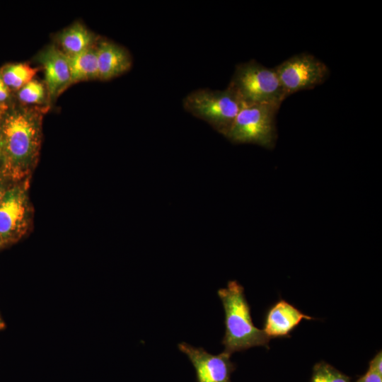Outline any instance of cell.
I'll list each match as a JSON object with an SVG mask.
<instances>
[{"label": "cell", "instance_id": "3", "mask_svg": "<svg viewBox=\"0 0 382 382\" xmlns=\"http://www.w3.org/2000/svg\"><path fill=\"white\" fill-rule=\"evenodd\" d=\"M185 110L225 136L243 103L229 85L224 90L197 89L183 100Z\"/></svg>", "mask_w": 382, "mask_h": 382}, {"label": "cell", "instance_id": "16", "mask_svg": "<svg viewBox=\"0 0 382 382\" xmlns=\"http://www.w3.org/2000/svg\"><path fill=\"white\" fill-rule=\"evenodd\" d=\"M310 382H350L349 378L332 366L321 361L316 364L313 369Z\"/></svg>", "mask_w": 382, "mask_h": 382}, {"label": "cell", "instance_id": "15", "mask_svg": "<svg viewBox=\"0 0 382 382\" xmlns=\"http://www.w3.org/2000/svg\"><path fill=\"white\" fill-rule=\"evenodd\" d=\"M46 91L43 83L33 79L18 90V98L24 104H41L46 99Z\"/></svg>", "mask_w": 382, "mask_h": 382}, {"label": "cell", "instance_id": "10", "mask_svg": "<svg viewBox=\"0 0 382 382\" xmlns=\"http://www.w3.org/2000/svg\"><path fill=\"white\" fill-rule=\"evenodd\" d=\"M303 319L313 318L286 301L280 300L267 311L262 330L270 339L288 336Z\"/></svg>", "mask_w": 382, "mask_h": 382}, {"label": "cell", "instance_id": "8", "mask_svg": "<svg viewBox=\"0 0 382 382\" xmlns=\"http://www.w3.org/2000/svg\"><path fill=\"white\" fill-rule=\"evenodd\" d=\"M178 348L193 365L197 382H231L235 365L230 359L231 354L225 352L212 354L185 342L178 344Z\"/></svg>", "mask_w": 382, "mask_h": 382}, {"label": "cell", "instance_id": "6", "mask_svg": "<svg viewBox=\"0 0 382 382\" xmlns=\"http://www.w3.org/2000/svg\"><path fill=\"white\" fill-rule=\"evenodd\" d=\"M274 69L286 98L323 83L330 73L325 64L308 53L294 55Z\"/></svg>", "mask_w": 382, "mask_h": 382}, {"label": "cell", "instance_id": "2", "mask_svg": "<svg viewBox=\"0 0 382 382\" xmlns=\"http://www.w3.org/2000/svg\"><path fill=\"white\" fill-rule=\"evenodd\" d=\"M217 294L225 313V334L221 342L224 352L231 354L253 347H267L270 339L253 324L243 286L237 281H230Z\"/></svg>", "mask_w": 382, "mask_h": 382}, {"label": "cell", "instance_id": "17", "mask_svg": "<svg viewBox=\"0 0 382 382\" xmlns=\"http://www.w3.org/2000/svg\"><path fill=\"white\" fill-rule=\"evenodd\" d=\"M356 382H382V375L369 369L367 372Z\"/></svg>", "mask_w": 382, "mask_h": 382}, {"label": "cell", "instance_id": "7", "mask_svg": "<svg viewBox=\"0 0 382 382\" xmlns=\"http://www.w3.org/2000/svg\"><path fill=\"white\" fill-rule=\"evenodd\" d=\"M29 219L25 183L8 187L0 202V239L14 241L23 236Z\"/></svg>", "mask_w": 382, "mask_h": 382}, {"label": "cell", "instance_id": "1", "mask_svg": "<svg viewBox=\"0 0 382 382\" xmlns=\"http://www.w3.org/2000/svg\"><path fill=\"white\" fill-rule=\"evenodd\" d=\"M42 113L36 108L14 109L0 122L4 149L3 173L25 177L34 167L41 143Z\"/></svg>", "mask_w": 382, "mask_h": 382}, {"label": "cell", "instance_id": "9", "mask_svg": "<svg viewBox=\"0 0 382 382\" xmlns=\"http://www.w3.org/2000/svg\"><path fill=\"white\" fill-rule=\"evenodd\" d=\"M37 59L44 69L47 96L53 100L71 85V71L67 55L61 49L52 45L43 49Z\"/></svg>", "mask_w": 382, "mask_h": 382}, {"label": "cell", "instance_id": "12", "mask_svg": "<svg viewBox=\"0 0 382 382\" xmlns=\"http://www.w3.org/2000/svg\"><path fill=\"white\" fill-rule=\"evenodd\" d=\"M62 50L74 55L95 46L96 37L83 24L76 22L63 30L57 36Z\"/></svg>", "mask_w": 382, "mask_h": 382}, {"label": "cell", "instance_id": "20", "mask_svg": "<svg viewBox=\"0 0 382 382\" xmlns=\"http://www.w3.org/2000/svg\"><path fill=\"white\" fill-rule=\"evenodd\" d=\"M4 159H5V157H4V144H3V139H2V135H1V129H0V168H1L2 171L4 168Z\"/></svg>", "mask_w": 382, "mask_h": 382}, {"label": "cell", "instance_id": "22", "mask_svg": "<svg viewBox=\"0 0 382 382\" xmlns=\"http://www.w3.org/2000/svg\"><path fill=\"white\" fill-rule=\"evenodd\" d=\"M5 328H6V324L0 315V330H4Z\"/></svg>", "mask_w": 382, "mask_h": 382}, {"label": "cell", "instance_id": "19", "mask_svg": "<svg viewBox=\"0 0 382 382\" xmlns=\"http://www.w3.org/2000/svg\"><path fill=\"white\" fill-rule=\"evenodd\" d=\"M10 89L0 78V105L6 102L10 96Z\"/></svg>", "mask_w": 382, "mask_h": 382}, {"label": "cell", "instance_id": "14", "mask_svg": "<svg viewBox=\"0 0 382 382\" xmlns=\"http://www.w3.org/2000/svg\"><path fill=\"white\" fill-rule=\"evenodd\" d=\"M37 69L26 63L8 64L0 70V78L10 90H19L33 79Z\"/></svg>", "mask_w": 382, "mask_h": 382}, {"label": "cell", "instance_id": "23", "mask_svg": "<svg viewBox=\"0 0 382 382\" xmlns=\"http://www.w3.org/2000/svg\"><path fill=\"white\" fill-rule=\"evenodd\" d=\"M4 244V243L0 239V248H1Z\"/></svg>", "mask_w": 382, "mask_h": 382}, {"label": "cell", "instance_id": "11", "mask_svg": "<svg viewBox=\"0 0 382 382\" xmlns=\"http://www.w3.org/2000/svg\"><path fill=\"white\" fill-rule=\"evenodd\" d=\"M98 79L109 80L127 71L132 64L128 50L109 40L100 41L96 46Z\"/></svg>", "mask_w": 382, "mask_h": 382}, {"label": "cell", "instance_id": "5", "mask_svg": "<svg viewBox=\"0 0 382 382\" xmlns=\"http://www.w3.org/2000/svg\"><path fill=\"white\" fill-rule=\"evenodd\" d=\"M279 105H243L224 136L235 144H253L271 149L276 143L275 123Z\"/></svg>", "mask_w": 382, "mask_h": 382}, {"label": "cell", "instance_id": "4", "mask_svg": "<svg viewBox=\"0 0 382 382\" xmlns=\"http://www.w3.org/2000/svg\"><path fill=\"white\" fill-rule=\"evenodd\" d=\"M228 85L236 91L243 105L280 106L286 98L274 69L253 59L236 66Z\"/></svg>", "mask_w": 382, "mask_h": 382}, {"label": "cell", "instance_id": "18", "mask_svg": "<svg viewBox=\"0 0 382 382\" xmlns=\"http://www.w3.org/2000/svg\"><path fill=\"white\" fill-rule=\"evenodd\" d=\"M369 369L382 375V352H378L369 363Z\"/></svg>", "mask_w": 382, "mask_h": 382}, {"label": "cell", "instance_id": "13", "mask_svg": "<svg viewBox=\"0 0 382 382\" xmlns=\"http://www.w3.org/2000/svg\"><path fill=\"white\" fill-rule=\"evenodd\" d=\"M71 84L81 81L98 79V66L96 46L74 55H67Z\"/></svg>", "mask_w": 382, "mask_h": 382}, {"label": "cell", "instance_id": "21", "mask_svg": "<svg viewBox=\"0 0 382 382\" xmlns=\"http://www.w3.org/2000/svg\"><path fill=\"white\" fill-rule=\"evenodd\" d=\"M8 188V187L6 185L4 179L0 176V202Z\"/></svg>", "mask_w": 382, "mask_h": 382}]
</instances>
